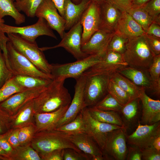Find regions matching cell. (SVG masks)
<instances>
[{
    "label": "cell",
    "mask_w": 160,
    "mask_h": 160,
    "mask_svg": "<svg viewBox=\"0 0 160 160\" xmlns=\"http://www.w3.org/2000/svg\"><path fill=\"white\" fill-rule=\"evenodd\" d=\"M65 80L54 79L33 100L35 113H49L69 105L72 100Z\"/></svg>",
    "instance_id": "obj_1"
},
{
    "label": "cell",
    "mask_w": 160,
    "mask_h": 160,
    "mask_svg": "<svg viewBox=\"0 0 160 160\" xmlns=\"http://www.w3.org/2000/svg\"><path fill=\"white\" fill-rule=\"evenodd\" d=\"M145 34L128 39L122 55L128 65L148 69L155 55L148 44Z\"/></svg>",
    "instance_id": "obj_2"
},
{
    "label": "cell",
    "mask_w": 160,
    "mask_h": 160,
    "mask_svg": "<svg viewBox=\"0 0 160 160\" xmlns=\"http://www.w3.org/2000/svg\"><path fill=\"white\" fill-rule=\"evenodd\" d=\"M39 132L37 138L32 141L31 146L41 158L55 150L67 148L82 153L71 142L66 134L55 129Z\"/></svg>",
    "instance_id": "obj_3"
},
{
    "label": "cell",
    "mask_w": 160,
    "mask_h": 160,
    "mask_svg": "<svg viewBox=\"0 0 160 160\" xmlns=\"http://www.w3.org/2000/svg\"><path fill=\"white\" fill-rule=\"evenodd\" d=\"M7 52L4 55L7 65L14 76H27L53 79L51 75L39 69L30 61L16 50L9 41L6 44Z\"/></svg>",
    "instance_id": "obj_4"
},
{
    "label": "cell",
    "mask_w": 160,
    "mask_h": 160,
    "mask_svg": "<svg viewBox=\"0 0 160 160\" xmlns=\"http://www.w3.org/2000/svg\"><path fill=\"white\" fill-rule=\"evenodd\" d=\"M84 103L85 108L95 105L108 93L111 73H90L85 72Z\"/></svg>",
    "instance_id": "obj_5"
},
{
    "label": "cell",
    "mask_w": 160,
    "mask_h": 160,
    "mask_svg": "<svg viewBox=\"0 0 160 160\" xmlns=\"http://www.w3.org/2000/svg\"><path fill=\"white\" fill-rule=\"evenodd\" d=\"M9 41L18 52L30 61L42 71L51 74V64L47 60L36 41H28L15 33L7 34Z\"/></svg>",
    "instance_id": "obj_6"
},
{
    "label": "cell",
    "mask_w": 160,
    "mask_h": 160,
    "mask_svg": "<svg viewBox=\"0 0 160 160\" xmlns=\"http://www.w3.org/2000/svg\"><path fill=\"white\" fill-rule=\"evenodd\" d=\"M103 56L89 55L75 62L65 64H52L51 74L54 79H76L94 65L100 62Z\"/></svg>",
    "instance_id": "obj_7"
},
{
    "label": "cell",
    "mask_w": 160,
    "mask_h": 160,
    "mask_svg": "<svg viewBox=\"0 0 160 160\" xmlns=\"http://www.w3.org/2000/svg\"><path fill=\"white\" fill-rule=\"evenodd\" d=\"M0 31L4 33H15L28 41L34 42L38 37L47 36L55 39L57 37L46 21L38 18L35 24L23 27L9 25L2 23L0 25Z\"/></svg>",
    "instance_id": "obj_8"
},
{
    "label": "cell",
    "mask_w": 160,
    "mask_h": 160,
    "mask_svg": "<svg viewBox=\"0 0 160 160\" xmlns=\"http://www.w3.org/2000/svg\"><path fill=\"white\" fill-rule=\"evenodd\" d=\"M64 34L61 41L52 47L40 48L42 51L59 47H63L72 54L77 60L84 58L89 55L81 50L82 28L79 21Z\"/></svg>",
    "instance_id": "obj_9"
},
{
    "label": "cell",
    "mask_w": 160,
    "mask_h": 160,
    "mask_svg": "<svg viewBox=\"0 0 160 160\" xmlns=\"http://www.w3.org/2000/svg\"><path fill=\"white\" fill-rule=\"evenodd\" d=\"M81 112L85 123L86 133L95 140L103 153L108 133L124 127L98 121L91 116L87 107L83 108Z\"/></svg>",
    "instance_id": "obj_10"
},
{
    "label": "cell",
    "mask_w": 160,
    "mask_h": 160,
    "mask_svg": "<svg viewBox=\"0 0 160 160\" xmlns=\"http://www.w3.org/2000/svg\"><path fill=\"white\" fill-rule=\"evenodd\" d=\"M126 131L123 127L108 133L103 152L105 159H126L127 152Z\"/></svg>",
    "instance_id": "obj_11"
},
{
    "label": "cell",
    "mask_w": 160,
    "mask_h": 160,
    "mask_svg": "<svg viewBox=\"0 0 160 160\" xmlns=\"http://www.w3.org/2000/svg\"><path fill=\"white\" fill-rule=\"evenodd\" d=\"M35 16L44 18L51 28L63 38L65 33V20L51 0H43L36 11Z\"/></svg>",
    "instance_id": "obj_12"
},
{
    "label": "cell",
    "mask_w": 160,
    "mask_h": 160,
    "mask_svg": "<svg viewBox=\"0 0 160 160\" xmlns=\"http://www.w3.org/2000/svg\"><path fill=\"white\" fill-rule=\"evenodd\" d=\"M47 86L27 89L16 93L1 103L0 108L11 116L37 97Z\"/></svg>",
    "instance_id": "obj_13"
},
{
    "label": "cell",
    "mask_w": 160,
    "mask_h": 160,
    "mask_svg": "<svg viewBox=\"0 0 160 160\" xmlns=\"http://www.w3.org/2000/svg\"><path fill=\"white\" fill-rule=\"evenodd\" d=\"M160 134V121L151 125L142 124L139 122L135 130L127 136L129 145L138 147L141 149L151 146L155 137Z\"/></svg>",
    "instance_id": "obj_14"
},
{
    "label": "cell",
    "mask_w": 160,
    "mask_h": 160,
    "mask_svg": "<svg viewBox=\"0 0 160 160\" xmlns=\"http://www.w3.org/2000/svg\"><path fill=\"white\" fill-rule=\"evenodd\" d=\"M80 22L82 28V46L99 29L100 24V5L91 1L83 12Z\"/></svg>",
    "instance_id": "obj_15"
},
{
    "label": "cell",
    "mask_w": 160,
    "mask_h": 160,
    "mask_svg": "<svg viewBox=\"0 0 160 160\" xmlns=\"http://www.w3.org/2000/svg\"><path fill=\"white\" fill-rule=\"evenodd\" d=\"M76 80V83L74 87V94L73 99L66 111L58 121L55 129L72 121L85 108L83 94L85 81L84 73Z\"/></svg>",
    "instance_id": "obj_16"
},
{
    "label": "cell",
    "mask_w": 160,
    "mask_h": 160,
    "mask_svg": "<svg viewBox=\"0 0 160 160\" xmlns=\"http://www.w3.org/2000/svg\"><path fill=\"white\" fill-rule=\"evenodd\" d=\"M114 33L99 29L81 46L82 52L89 55H103L107 50L109 44Z\"/></svg>",
    "instance_id": "obj_17"
},
{
    "label": "cell",
    "mask_w": 160,
    "mask_h": 160,
    "mask_svg": "<svg viewBox=\"0 0 160 160\" xmlns=\"http://www.w3.org/2000/svg\"><path fill=\"white\" fill-rule=\"evenodd\" d=\"M128 66L122 55L107 50L101 61L86 71L90 73H112L119 69Z\"/></svg>",
    "instance_id": "obj_18"
},
{
    "label": "cell",
    "mask_w": 160,
    "mask_h": 160,
    "mask_svg": "<svg viewBox=\"0 0 160 160\" xmlns=\"http://www.w3.org/2000/svg\"><path fill=\"white\" fill-rule=\"evenodd\" d=\"M68 135L70 140L91 160H105L103 153L95 140L86 133Z\"/></svg>",
    "instance_id": "obj_19"
},
{
    "label": "cell",
    "mask_w": 160,
    "mask_h": 160,
    "mask_svg": "<svg viewBox=\"0 0 160 160\" xmlns=\"http://www.w3.org/2000/svg\"><path fill=\"white\" fill-rule=\"evenodd\" d=\"M145 91V89L142 88L139 97L143 107L140 122L142 124L151 125L160 121V101L150 98Z\"/></svg>",
    "instance_id": "obj_20"
},
{
    "label": "cell",
    "mask_w": 160,
    "mask_h": 160,
    "mask_svg": "<svg viewBox=\"0 0 160 160\" xmlns=\"http://www.w3.org/2000/svg\"><path fill=\"white\" fill-rule=\"evenodd\" d=\"M115 33L128 39L145 34L141 26L126 11L122 12Z\"/></svg>",
    "instance_id": "obj_21"
},
{
    "label": "cell",
    "mask_w": 160,
    "mask_h": 160,
    "mask_svg": "<svg viewBox=\"0 0 160 160\" xmlns=\"http://www.w3.org/2000/svg\"><path fill=\"white\" fill-rule=\"evenodd\" d=\"M100 6L99 29L115 33L122 12L107 0H105Z\"/></svg>",
    "instance_id": "obj_22"
},
{
    "label": "cell",
    "mask_w": 160,
    "mask_h": 160,
    "mask_svg": "<svg viewBox=\"0 0 160 160\" xmlns=\"http://www.w3.org/2000/svg\"><path fill=\"white\" fill-rule=\"evenodd\" d=\"M120 73L130 80L137 86L153 90V82L148 69L127 66L118 70Z\"/></svg>",
    "instance_id": "obj_23"
},
{
    "label": "cell",
    "mask_w": 160,
    "mask_h": 160,
    "mask_svg": "<svg viewBox=\"0 0 160 160\" xmlns=\"http://www.w3.org/2000/svg\"><path fill=\"white\" fill-rule=\"evenodd\" d=\"M92 1L81 0L77 4L71 0H65L63 8V18L65 20V30H69L80 21L83 12Z\"/></svg>",
    "instance_id": "obj_24"
},
{
    "label": "cell",
    "mask_w": 160,
    "mask_h": 160,
    "mask_svg": "<svg viewBox=\"0 0 160 160\" xmlns=\"http://www.w3.org/2000/svg\"><path fill=\"white\" fill-rule=\"evenodd\" d=\"M69 105L61 108L51 112L35 113L36 129L37 131L39 132L55 129L58 121L65 112Z\"/></svg>",
    "instance_id": "obj_25"
},
{
    "label": "cell",
    "mask_w": 160,
    "mask_h": 160,
    "mask_svg": "<svg viewBox=\"0 0 160 160\" xmlns=\"http://www.w3.org/2000/svg\"><path fill=\"white\" fill-rule=\"evenodd\" d=\"M139 98L134 99L123 106L119 112L125 128L127 129L133 127L140 121V113Z\"/></svg>",
    "instance_id": "obj_26"
},
{
    "label": "cell",
    "mask_w": 160,
    "mask_h": 160,
    "mask_svg": "<svg viewBox=\"0 0 160 160\" xmlns=\"http://www.w3.org/2000/svg\"><path fill=\"white\" fill-rule=\"evenodd\" d=\"M87 108L91 116L98 121L124 127L123 122L118 112L101 110L92 107Z\"/></svg>",
    "instance_id": "obj_27"
},
{
    "label": "cell",
    "mask_w": 160,
    "mask_h": 160,
    "mask_svg": "<svg viewBox=\"0 0 160 160\" xmlns=\"http://www.w3.org/2000/svg\"><path fill=\"white\" fill-rule=\"evenodd\" d=\"M110 79L126 92L132 100L139 98L142 88L136 85L118 71H116L111 73Z\"/></svg>",
    "instance_id": "obj_28"
},
{
    "label": "cell",
    "mask_w": 160,
    "mask_h": 160,
    "mask_svg": "<svg viewBox=\"0 0 160 160\" xmlns=\"http://www.w3.org/2000/svg\"><path fill=\"white\" fill-rule=\"evenodd\" d=\"M13 0H0V16L11 17L15 20V23L20 25L25 22V15L20 13L16 7Z\"/></svg>",
    "instance_id": "obj_29"
},
{
    "label": "cell",
    "mask_w": 160,
    "mask_h": 160,
    "mask_svg": "<svg viewBox=\"0 0 160 160\" xmlns=\"http://www.w3.org/2000/svg\"><path fill=\"white\" fill-rule=\"evenodd\" d=\"M42 160L38 153L31 147L27 145L19 146L14 148L9 155L8 160Z\"/></svg>",
    "instance_id": "obj_30"
},
{
    "label": "cell",
    "mask_w": 160,
    "mask_h": 160,
    "mask_svg": "<svg viewBox=\"0 0 160 160\" xmlns=\"http://www.w3.org/2000/svg\"><path fill=\"white\" fill-rule=\"evenodd\" d=\"M55 130L68 135L86 133L85 123L81 111L72 121L57 128Z\"/></svg>",
    "instance_id": "obj_31"
},
{
    "label": "cell",
    "mask_w": 160,
    "mask_h": 160,
    "mask_svg": "<svg viewBox=\"0 0 160 160\" xmlns=\"http://www.w3.org/2000/svg\"><path fill=\"white\" fill-rule=\"evenodd\" d=\"M18 113L13 123L15 128H20L29 124L28 123L35 113L34 109L33 100L23 106L17 113Z\"/></svg>",
    "instance_id": "obj_32"
},
{
    "label": "cell",
    "mask_w": 160,
    "mask_h": 160,
    "mask_svg": "<svg viewBox=\"0 0 160 160\" xmlns=\"http://www.w3.org/2000/svg\"><path fill=\"white\" fill-rule=\"evenodd\" d=\"M148 71L153 82V93L159 96L160 94V55H155Z\"/></svg>",
    "instance_id": "obj_33"
},
{
    "label": "cell",
    "mask_w": 160,
    "mask_h": 160,
    "mask_svg": "<svg viewBox=\"0 0 160 160\" xmlns=\"http://www.w3.org/2000/svg\"><path fill=\"white\" fill-rule=\"evenodd\" d=\"M14 76L20 85L27 89L47 86L53 80L27 76L17 75Z\"/></svg>",
    "instance_id": "obj_34"
},
{
    "label": "cell",
    "mask_w": 160,
    "mask_h": 160,
    "mask_svg": "<svg viewBox=\"0 0 160 160\" xmlns=\"http://www.w3.org/2000/svg\"><path fill=\"white\" fill-rule=\"evenodd\" d=\"M27 89L20 85L13 76L0 88V103L13 95Z\"/></svg>",
    "instance_id": "obj_35"
},
{
    "label": "cell",
    "mask_w": 160,
    "mask_h": 160,
    "mask_svg": "<svg viewBox=\"0 0 160 160\" xmlns=\"http://www.w3.org/2000/svg\"><path fill=\"white\" fill-rule=\"evenodd\" d=\"M127 12L141 26L145 33L154 22L153 19L142 7L132 8Z\"/></svg>",
    "instance_id": "obj_36"
},
{
    "label": "cell",
    "mask_w": 160,
    "mask_h": 160,
    "mask_svg": "<svg viewBox=\"0 0 160 160\" xmlns=\"http://www.w3.org/2000/svg\"><path fill=\"white\" fill-rule=\"evenodd\" d=\"M123 106L108 93L102 99L92 107L101 110L112 111L119 113Z\"/></svg>",
    "instance_id": "obj_37"
},
{
    "label": "cell",
    "mask_w": 160,
    "mask_h": 160,
    "mask_svg": "<svg viewBox=\"0 0 160 160\" xmlns=\"http://www.w3.org/2000/svg\"><path fill=\"white\" fill-rule=\"evenodd\" d=\"M43 0H21L15 1L16 7L19 12H23L29 17L35 16V12L38 7Z\"/></svg>",
    "instance_id": "obj_38"
},
{
    "label": "cell",
    "mask_w": 160,
    "mask_h": 160,
    "mask_svg": "<svg viewBox=\"0 0 160 160\" xmlns=\"http://www.w3.org/2000/svg\"><path fill=\"white\" fill-rule=\"evenodd\" d=\"M108 92L123 106L132 100L126 92L110 79L108 85Z\"/></svg>",
    "instance_id": "obj_39"
},
{
    "label": "cell",
    "mask_w": 160,
    "mask_h": 160,
    "mask_svg": "<svg viewBox=\"0 0 160 160\" xmlns=\"http://www.w3.org/2000/svg\"><path fill=\"white\" fill-rule=\"evenodd\" d=\"M128 40V39L114 33L109 44L108 50L123 55L125 50Z\"/></svg>",
    "instance_id": "obj_40"
},
{
    "label": "cell",
    "mask_w": 160,
    "mask_h": 160,
    "mask_svg": "<svg viewBox=\"0 0 160 160\" xmlns=\"http://www.w3.org/2000/svg\"><path fill=\"white\" fill-rule=\"evenodd\" d=\"M35 128L32 124H29L20 128L18 134L19 146L27 144L32 140Z\"/></svg>",
    "instance_id": "obj_41"
},
{
    "label": "cell",
    "mask_w": 160,
    "mask_h": 160,
    "mask_svg": "<svg viewBox=\"0 0 160 160\" xmlns=\"http://www.w3.org/2000/svg\"><path fill=\"white\" fill-rule=\"evenodd\" d=\"M140 7L153 19L154 22L160 24V0H151Z\"/></svg>",
    "instance_id": "obj_42"
},
{
    "label": "cell",
    "mask_w": 160,
    "mask_h": 160,
    "mask_svg": "<svg viewBox=\"0 0 160 160\" xmlns=\"http://www.w3.org/2000/svg\"><path fill=\"white\" fill-rule=\"evenodd\" d=\"M2 51L0 48V88L7 81L14 76L7 65Z\"/></svg>",
    "instance_id": "obj_43"
},
{
    "label": "cell",
    "mask_w": 160,
    "mask_h": 160,
    "mask_svg": "<svg viewBox=\"0 0 160 160\" xmlns=\"http://www.w3.org/2000/svg\"><path fill=\"white\" fill-rule=\"evenodd\" d=\"M64 160H89L90 157L84 153H80L75 150L70 148L64 149Z\"/></svg>",
    "instance_id": "obj_44"
},
{
    "label": "cell",
    "mask_w": 160,
    "mask_h": 160,
    "mask_svg": "<svg viewBox=\"0 0 160 160\" xmlns=\"http://www.w3.org/2000/svg\"><path fill=\"white\" fill-rule=\"evenodd\" d=\"M141 150L142 160H160V151L150 146Z\"/></svg>",
    "instance_id": "obj_45"
},
{
    "label": "cell",
    "mask_w": 160,
    "mask_h": 160,
    "mask_svg": "<svg viewBox=\"0 0 160 160\" xmlns=\"http://www.w3.org/2000/svg\"><path fill=\"white\" fill-rule=\"evenodd\" d=\"M19 129L20 128H15V129L13 130H9L5 133L2 134L14 148L19 146L18 140V134Z\"/></svg>",
    "instance_id": "obj_46"
},
{
    "label": "cell",
    "mask_w": 160,
    "mask_h": 160,
    "mask_svg": "<svg viewBox=\"0 0 160 160\" xmlns=\"http://www.w3.org/2000/svg\"><path fill=\"white\" fill-rule=\"evenodd\" d=\"M148 44L155 55H160V38L145 34Z\"/></svg>",
    "instance_id": "obj_47"
},
{
    "label": "cell",
    "mask_w": 160,
    "mask_h": 160,
    "mask_svg": "<svg viewBox=\"0 0 160 160\" xmlns=\"http://www.w3.org/2000/svg\"><path fill=\"white\" fill-rule=\"evenodd\" d=\"M141 150L138 147L129 145L127 147L126 159L127 160H141Z\"/></svg>",
    "instance_id": "obj_48"
},
{
    "label": "cell",
    "mask_w": 160,
    "mask_h": 160,
    "mask_svg": "<svg viewBox=\"0 0 160 160\" xmlns=\"http://www.w3.org/2000/svg\"><path fill=\"white\" fill-rule=\"evenodd\" d=\"M10 117L0 108V134H3L9 130Z\"/></svg>",
    "instance_id": "obj_49"
},
{
    "label": "cell",
    "mask_w": 160,
    "mask_h": 160,
    "mask_svg": "<svg viewBox=\"0 0 160 160\" xmlns=\"http://www.w3.org/2000/svg\"><path fill=\"white\" fill-rule=\"evenodd\" d=\"M121 11L128 12L132 8V0H107Z\"/></svg>",
    "instance_id": "obj_50"
},
{
    "label": "cell",
    "mask_w": 160,
    "mask_h": 160,
    "mask_svg": "<svg viewBox=\"0 0 160 160\" xmlns=\"http://www.w3.org/2000/svg\"><path fill=\"white\" fill-rule=\"evenodd\" d=\"M64 149L55 150L42 156V160H63Z\"/></svg>",
    "instance_id": "obj_51"
},
{
    "label": "cell",
    "mask_w": 160,
    "mask_h": 160,
    "mask_svg": "<svg viewBox=\"0 0 160 160\" xmlns=\"http://www.w3.org/2000/svg\"><path fill=\"white\" fill-rule=\"evenodd\" d=\"M145 34L160 38V24L152 23L148 28Z\"/></svg>",
    "instance_id": "obj_52"
},
{
    "label": "cell",
    "mask_w": 160,
    "mask_h": 160,
    "mask_svg": "<svg viewBox=\"0 0 160 160\" xmlns=\"http://www.w3.org/2000/svg\"><path fill=\"white\" fill-rule=\"evenodd\" d=\"M0 147L8 154V156L13 150L9 143L2 134H0Z\"/></svg>",
    "instance_id": "obj_53"
},
{
    "label": "cell",
    "mask_w": 160,
    "mask_h": 160,
    "mask_svg": "<svg viewBox=\"0 0 160 160\" xmlns=\"http://www.w3.org/2000/svg\"><path fill=\"white\" fill-rule=\"evenodd\" d=\"M57 8L59 13L63 17V8L65 0H51Z\"/></svg>",
    "instance_id": "obj_54"
},
{
    "label": "cell",
    "mask_w": 160,
    "mask_h": 160,
    "mask_svg": "<svg viewBox=\"0 0 160 160\" xmlns=\"http://www.w3.org/2000/svg\"><path fill=\"white\" fill-rule=\"evenodd\" d=\"M151 0H132V8L140 7Z\"/></svg>",
    "instance_id": "obj_55"
},
{
    "label": "cell",
    "mask_w": 160,
    "mask_h": 160,
    "mask_svg": "<svg viewBox=\"0 0 160 160\" xmlns=\"http://www.w3.org/2000/svg\"><path fill=\"white\" fill-rule=\"evenodd\" d=\"M151 146L159 151H160V134L157 135L154 138Z\"/></svg>",
    "instance_id": "obj_56"
},
{
    "label": "cell",
    "mask_w": 160,
    "mask_h": 160,
    "mask_svg": "<svg viewBox=\"0 0 160 160\" xmlns=\"http://www.w3.org/2000/svg\"><path fill=\"white\" fill-rule=\"evenodd\" d=\"M0 156L4 158L6 160H8V155L0 147Z\"/></svg>",
    "instance_id": "obj_57"
},
{
    "label": "cell",
    "mask_w": 160,
    "mask_h": 160,
    "mask_svg": "<svg viewBox=\"0 0 160 160\" xmlns=\"http://www.w3.org/2000/svg\"><path fill=\"white\" fill-rule=\"evenodd\" d=\"M79 2H80L81 0H78ZM105 0H91L92 1L94 2L99 5L101 4Z\"/></svg>",
    "instance_id": "obj_58"
},
{
    "label": "cell",
    "mask_w": 160,
    "mask_h": 160,
    "mask_svg": "<svg viewBox=\"0 0 160 160\" xmlns=\"http://www.w3.org/2000/svg\"><path fill=\"white\" fill-rule=\"evenodd\" d=\"M4 23V19L0 16V25L1 23Z\"/></svg>",
    "instance_id": "obj_59"
},
{
    "label": "cell",
    "mask_w": 160,
    "mask_h": 160,
    "mask_svg": "<svg viewBox=\"0 0 160 160\" xmlns=\"http://www.w3.org/2000/svg\"><path fill=\"white\" fill-rule=\"evenodd\" d=\"M75 4H77L79 3V2L78 0H71Z\"/></svg>",
    "instance_id": "obj_60"
},
{
    "label": "cell",
    "mask_w": 160,
    "mask_h": 160,
    "mask_svg": "<svg viewBox=\"0 0 160 160\" xmlns=\"http://www.w3.org/2000/svg\"><path fill=\"white\" fill-rule=\"evenodd\" d=\"M0 160H6V159L4 158L1 156H0Z\"/></svg>",
    "instance_id": "obj_61"
},
{
    "label": "cell",
    "mask_w": 160,
    "mask_h": 160,
    "mask_svg": "<svg viewBox=\"0 0 160 160\" xmlns=\"http://www.w3.org/2000/svg\"><path fill=\"white\" fill-rule=\"evenodd\" d=\"M15 0L16 2H17V1H21V0Z\"/></svg>",
    "instance_id": "obj_62"
}]
</instances>
